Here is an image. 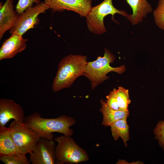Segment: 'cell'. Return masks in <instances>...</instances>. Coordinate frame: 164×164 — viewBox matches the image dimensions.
I'll return each instance as SVG.
<instances>
[{"label": "cell", "instance_id": "obj_1", "mask_svg": "<svg viewBox=\"0 0 164 164\" xmlns=\"http://www.w3.org/2000/svg\"><path fill=\"white\" fill-rule=\"evenodd\" d=\"M24 122L40 138L53 139L52 133L54 132L72 136L73 131L70 127L74 125L75 121L65 115L56 118H44L39 113L35 112L26 117Z\"/></svg>", "mask_w": 164, "mask_h": 164}, {"label": "cell", "instance_id": "obj_2", "mask_svg": "<svg viewBox=\"0 0 164 164\" xmlns=\"http://www.w3.org/2000/svg\"><path fill=\"white\" fill-rule=\"evenodd\" d=\"M87 59L85 56L71 54L63 57L59 63L53 80V91L56 92L70 87L78 77L84 75Z\"/></svg>", "mask_w": 164, "mask_h": 164}, {"label": "cell", "instance_id": "obj_3", "mask_svg": "<svg viewBox=\"0 0 164 164\" xmlns=\"http://www.w3.org/2000/svg\"><path fill=\"white\" fill-rule=\"evenodd\" d=\"M115 59L114 56L105 49L103 56H98L96 60L87 62L84 76L90 81L92 90L109 78L107 76L108 73L113 71L121 74L125 71V65L116 67L110 66V64L113 63Z\"/></svg>", "mask_w": 164, "mask_h": 164}, {"label": "cell", "instance_id": "obj_4", "mask_svg": "<svg viewBox=\"0 0 164 164\" xmlns=\"http://www.w3.org/2000/svg\"><path fill=\"white\" fill-rule=\"evenodd\" d=\"M54 140L57 143L55 158L58 163H77L88 160L86 151L80 147L70 136L61 135L55 138Z\"/></svg>", "mask_w": 164, "mask_h": 164}, {"label": "cell", "instance_id": "obj_5", "mask_svg": "<svg viewBox=\"0 0 164 164\" xmlns=\"http://www.w3.org/2000/svg\"><path fill=\"white\" fill-rule=\"evenodd\" d=\"M112 0H104L98 5L92 7L86 18V22L89 30L94 34H101L105 33L106 29L104 22V18L108 15L112 16L119 14L127 17L129 14L125 11L117 9L113 5Z\"/></svg>", "mask_w": 164, "mask_h": 164}, {"label": "cell", "instance_id": "obj_6", "mask_svg": "<svg viewBox=\"0 0 164 164\" xmlns=\"http://www.w3.org/2000/svg\"><path fill=\"white\" fill-rule=\"evenodd\" d=\"M9 128L14 142L22 153H29L33 150L40 138L24 122L14 120Z\"/></svg>", "mask_w": 164, "mask_h": 164}, {"label": "cell", "instance_id": "obj_7", "mask_svg": "<svg viewBox=\"0 0 164 164\" xmlns=\"http://www.w3.org/2000/svg\"><path fill=\"white\" fill-rule=\"evenodd\" d=\"M49 9L48 6L43 2L27 8L20 14L18 22L9 30L10 33L11 34L15 33L22 36L28 30L33 28L38 24L39 14L45 13Z\"/></svg>", "mask_w": 164, "mask_h": 164}, {"label": "cell", "instance_id": "obj_8", "mask_svg": "<svg viewBox=\"0 0 164 164\" xmlns=\"http://www.w3.org/2000/svg\"><path fill=\"white\" fill-rule=\"evenodd\" d=\"M53 139L40 138L35 148L29 154L32 164H54L56 145Z\"/></svg>", "mask_w": 164, "mask_h": 164}, {"label": "cell", "instance_id": "obj_9", "mask_svg": "<svg viewBox=\"0 0 164 164\" xmlns=\"http://www.w3.org/2000/svg\"><path fill=\"white\" fill-rule=\"evenodd\" d=\"M92 0H44L53 12L71 11L86 17L92 7Z\"/></svg>", "mask_w": 164, "mask_h": 164}, {"label": "cell", "instance_id": "obj_10", "mask_svg": "<svg viewBox=\"0 0 164 164\" xmlns=\"http://www.w3.org/2000/svg\"><path fill=\"white\" fill-rule=\"evenodd\" d=\"M25 116L23 109L19 104L13 100L0 99V126H5L10 120L24 122Z\"/></svg>", "mask_w": 164, "mask_h": 164}, {"label": "cell", "instance_id": "obj_11", "mask_svg": "<svg viewBox=\"0 0 164 164\" xmlns=\"http://www.w3.org/2000/svg\"><path fill=\"white\" fill-rule=\"evenodd\" d=\"M20 16L14 9L13 0H6L4 4L0 3V39L8 30L16 23Z\"/></svg>", "mask_w": 164, "mask_h": 164}, {"label": "cell", "instance_id": "obj_12", "mask_svg": "<svg viewBox=\"0 0 164 164\" xmlns=\"http://www.w3.org/2000/svg\"><path fill=\"white\" fill-rule=\"evenodd\" d=\"M27 39L14 33L6 39L0 49V60L11 58L21 52L26 48Z\"/></svg>", "mask_w": 164, "mask_h": 164}, {"label": "cell", "instance_id": "obj_13", "mask_svg": "<svg viewBox=\"0 0 164 164\" xmlns=\"http://www.w3.org/2000/svg\"><path fill=\"white\" fill-rule=\"evenodd\" d=\"M132 8V13L129 14L126 18L132 25L141 23L144 18L153 12L151 5L147 0H126Z\"/></svg>", "mask_w": 164, "mask_h": 164}, {"label": "cell", "instance_id": "obj_14", "mask_svg": "<svg viewBox=\"0 0 164 164\" xmlns=\"http://www.w3.org/2000/svg\"><path fill=\"white\" fill-rule=\"evenodd\" d=\"M100 102L101 108L100 111L103 115L102 125L105 127L110 126L114 122L119 119L127 118L129 116V112L128 111H118L109 107L105 101L103 99Z\"/></svg>", "mask_w": 164, "mask_h": 164}, {"label": "cell", "instance_id": "obj_15", "mask_svg": "<svg viewBox=\"0 0 164 164\" xmlns=\"http://www.w3.org/2000/svg\"><path fill=\"white\" fill-rule=\"evenodd\" d=\"M19 153H22L12 138L9 128L0 126V157Z\"/></svg>", "mask_w": 164, "mask_h": 164}, {"label": "cell", "instance_id": "obj_16", "mask_svg": "<svg viewBox=\"0 0 164 164\" xmlns=\"http://www.w3.org/2000/svg\"><path fill=\"white\" fill-rule=\"evenodd\" d=\"M127 119V118H125L118 120L110 126L114 139L116 141L121 138L126 147L127 146V142L129 139V128Z\"/></svg>", "mask_w": 164, "mask_h": 164}, {"label": "cell", "instance_id": "obj_17", "mask_svg": "<svg viewBox=\"0 0 164 164\" xmlns=\"http://www.w3.org/2000/svg\"><path fill=\"white\" fill-rule=\"evenodd\" d=\"M0 160L5 164H30L26 154L19 153L0 157Z\"/></svg>", "mask_w": 164, "mask_h": 164}, {"label": "cell", "instance_id": "obj_18", "mask_svg": "<svg viewBox=\"0 0 164 164\" xmlns=\"http://www.w3.org/2000/svg\"><path fill=\"white\" fill-rule=\"evenodd\" d=\"M118 103L121 109L124 111H128L129 105L131 102L129 98L128 90L121 86L118 87L116 91Z\"/></svg>", "mask_w": 164, "mask_h": 164}, {"label": "cell", "instance_id": "obj_19", "mask_svg": "<svg viewBox=\"0 0 164 164\" xmlns=\"http://www.w3.org/2000/svg\"><path fill=\"white\" fill-rule=\"evenodd\" d=\"M154 22L156 25L164 31V0H159L156 9L153 11Z\"/></svg>", "mask_w": 164, "mask_h": 164}, {"label": "cell", "instance_id": "obj_20", "mask_svg": "<svg viewBox=\"0 0 164 164\" xmlns=\"http://www.w3.org/2000/svg\"><path fill=\"white\" fill-rule=\"evenodd\" d=\"M155 138L164 151V120L159 121L153 130Z\"/></svg>", "mask_w": 164, "mask_h": 164}, {"label": "cell", "instance_id": "obj_21", "mask_svg": "<svg viewBox=\"0 0 164 164\" xmlns=\"http://www.w3.org/2000/svg\"><path fill=\"white\" fill-rule=\"evenodd\" d=\"M40 2V0H19L15 7V10L20 14L27 8L32 7L33 3L36 5Z\"/></svg>", "mask_w": 164, "mask_h": 164}, {"label": "cell", "instance_id": "obj_22", "mask_svg": "<svg viewBox=\"0 0 164 164\" xmlns=\"http://www.w3.org/2000/svg\"><path fill=\"white\" fill-rule=\"evenodd\" d=\"M117 89H114L106 97L107 99L105 101L108 105L112 109L118 111H123L120 107L118 103L116 96Z\"/></svg>", "mask_w": 164, "mask_h": 164}]
</instances>
